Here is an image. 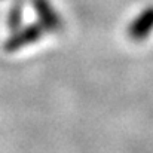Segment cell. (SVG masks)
Wrapping results in <instances>:
<instances>
[{"label":"cell","instance_id":"cell-1","mask_svg":"<svg viewBox=\"0 0 153 153\" xmlns=\"http://www.w3.org/2000/svg\"><path fill=\"white\" fill-rule=\"evenodd\" d=\"M152 31H153V6H147L128 25V36L132 40H135V42H141V40L147 39Z\"/></svg>","mask_w":153,"mask_h":153},{"label":"cell","instance_id":"cell-2","mask_svg":"<svg viewBox=\"0 0 153 153\" xmlns=\"http://www.w3.org/2000/svg\"><path fill=\"white\" fill-rule=\"evenodd\" d=\"M34 6L39 15V19L43 25L45 30L48 31H56L61 28V18L56 13V10L51 6V3L48 0H34Z\"/></svg>","mask_w":153,"mask_h":153}]
</instances>
